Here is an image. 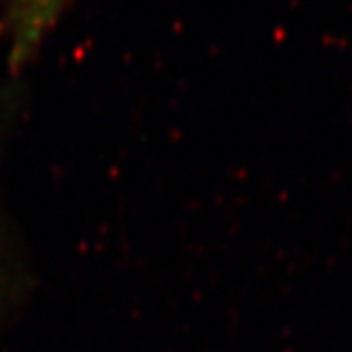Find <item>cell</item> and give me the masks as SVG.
Masks as SVG:
<instances>
[{
	"instance_id": "cell-1",
	"label": "cell",
	"mask_w": 352,
	"mask_h": 352,
	"mask_svg": "<svg viewBox=\"0 0 352 352\" xmlns=\"http://www.w3.org/2000/svg\"><path fill=\"white\" fill-rule=\"evenodd\" d=\"M63 0H18L14 20V57L24 59L50 30Z\"/></svg>"
}]
</instances>
